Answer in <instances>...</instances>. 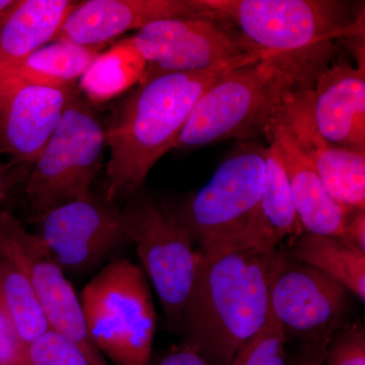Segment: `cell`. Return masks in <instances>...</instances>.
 I'll list each match as a JSON object with an SVG mask.
<instances>
[{"label": "cell", "mask_w": 365, "mask_h": 365, "mask_svg": "<svg viewBox=\"0 0 365 365\" xmlns=\"http://www.w3.org/2000/svg\"><path fill=\"white\" fill-rule=\"evenodd\" d=\"M21 365H30V364H29V362H26V364H21Z\"/></svg>", "instance_id": "obj_33"}, {"label": "cell", "mask_w": 365, "mask_h": 365, "mask_svg": "<svg viewBox=\"0 0 365 365\" xmlns=\"http://www.w3.org/2000/svg\"><path fill=\"white\" fill-rule=\"evenodd\" d=\"M259 49L304 56L314 48L364 33L349 4L336 0H202Z\"/></svg>", "instance_id": "obj_6"}, {"label": "cell", "mask_w": 365, "mask_h": 365, "mask_svg": "<svg viewBox=\"0 0 365 365\" xmlns=\"http://www.w3.org/2000/svg\"><path fill=\"white\" fill-rule=\"evenodd\" d=\"M282 115V114H281ZM269 148L287 172L290 191L304 232L342 237L348 209L327 191L309 155L282 120L267 137Z\"/></svg>", "instance_id": "obj_17"}, {"label": "cell", "mask_w": 365, "mask_h": 365, "mask_svg": "<svg viewBox=\"0 0 365 365\" xmlns=\"http://www.w3.org/2000/svg\"><path fill=\"white\" fill-rule=\"evenodd\" d=\"M0 250L28 275L50 330L64 336L93 365H108L91 341L81 299L42 240L24 227L11 211H0Z\"/></svg>", "instance_id": "obj_10"}, {"label": "cell", "mask_w": 365, "mask_h": 365, "mask_svg": "<svg viewBox=\"0 0 365 365\" xmlns=\"http://www.w3.org/2000/svg\"><path fill=\"white\" fill-rule=\"evenodd\" d=\"M309 88L300 83L290 91L281 120L309 155L330 195L347 208H365V153L329 143L313 122Z\"/></svg>", "instance_id": "obj_15"}, {"label": "cell", "mask_w": 365, "mask_h": 365, "mask_svg": "<svg viewBox=\"0 0 365 365\" xmlns=\"http://www.w3.org/2000/svg\"><path fill=\"white\" fill-rule=\"evenodd\" d=\"M14 0H0V18L13 6Z\"/></svg>", "instance_id": "obj_32"}, {"label": "cell", "mask_w": 365, "mask_h": 365, "mask_svg": "<svg viewBox=\"0 0 365 365\" xmlns=\"http://www.w3.org/2000/svg\"><path fill=\"white\" fill-rule=\"evenodd\" d=\"M287 259L281 245L202 258L182 313V344L210 365L232 364L265 326L271 284Z\"/></svg>", "instance_id": "obj_2"}, {"label": "cell", "mask_w": 365, "mask_h": 365, "mask_svg": "<svg viewBox=\"0 0 365 365\" xmlns=\"http://www.w3.org/2000/svg\"><path fill=\"white\" fill-rule=\"evenodd\" d=\"M314 127L329 143L365 153V66L345 60L322 69L309 88Z\"/></svg>", "instance_id": "obj_16"}, {"label": "cell", "mask_w": 365, "mask_h": 365, "mask_svg": "<svg viewBox=\"0 0 365 365\" xmlns=\"http://www.w3.org/2000/svg\"><path fill=\"white\" fill-rule=\"evenodd\" d=\"M78 1L14 0L0 18V76L56 39Z\"/></svg>", "instance_id": "obj_18"}, {"label": "cell", "mask_w": 365, "mask_h": 365, "mask_svg": "<svg viewBox=\"0 0 365 365\" xmlns=\"http://www.w3.org/2000/svg\"><path fill=\"white\" fill-rule=\"evenodd\" d=\"M289 258L307 264L340 282L365 302V253L341 237L304 232L288 245Z\"/></svg>", "instance_id": "obj_19"}, {"label": "cell", "mask_w": 365, "mask_h": 365, "mask_svg": "<svg viewBox=\"0 0 365 365\" xmlns=\"http://www.w3.org/2000/svg\"><path fill=\"white\" fill-rule=\"evenodd\" d=\"M146 63L129 38L103 52L81 78V88L91 105L105 103L143 78Z\"/></svg>", "instance_id": "obj_21"}, {"label": "cell", "mask_w": 365, "mask_h": 365, "mask_svg": "<svg viewBox=\"0 0 365 365\" xmlns=\"http://www.w3.org/2000/svg\"><path fill=\"white\" fill-rule=\"evenodd\" d=\"M287 341L269 313L265 326L242 346L230 365H290L285 350Z\"/></svg>", "instance_id": "obj_24"}, {"label": "cell", "mask_w": 365, "mask_h": 365, "mask_svg": "<svg viewBox=\"0 0 365 365\" xmlns=\"http://www.w3.org/2000/svg\"><path fill=\"white\" fill-rule=\"evenodd\" d=\"M129 40L146 63L141 79L165 73L207 71L250 55L267 52L250 42L220 14L153 21Z\"/></svg>", "instance_id": "obj_9"}, {"label": "cell", "mask_w": 365, "mask_h": 365, "mask_svg": "<svg viewBox=\"0 0 365 365\" xmlns=\"http://www.w3.org/2000/svg\"><path fill=\"white\" fill-rule=\"evenodd\" d=\"M324 365H365L364 327H341L327 344Z\"/></svg>", "instance_id": "obj_26"}, {"label": "cell", "mask_w": 365, "mask_h": 365, "mask_svg": "<svg viewBox=\"0 0 365 365\" xmlns=\"http://www.w3.org/2000/svg\"><path fill=\"white\" fill-rule=\"evenodd\" d=\"M275 53H259L203 71L141 79L106 126L110 158L103 194L116 202L139 193L151 169L170 150L199 98L220 76Z\"/></svg>", "instance_id": "obj_1"}, {"label": "cell", "mask_w": 365, "mask_h": 365, "mask_svg": "<svg viewBox=\"0 0 365 365\" xmlns=\"http://www.w3.org/2000/svg\"><path fill=\"white\" fill-rule=\"evenodd\" d=\"M105 145L102 119L79 96L67 108L26 177L32 218L90 193L102 169Z\"/></svg>", "instance_id": "obj_8"}, {"label": "cell", "mask_w": 365, "mask_h": 365, "mask_svg": "<svg viewBox=\"0 0 365 365\" xmlns=\"http://www.w3.org/2000/svg\"><path fill=\"white\" fill-rule=\"evenodd\" d=\"M265 151L258 144H241L205 186L169 204L202 258L280 246L261 209Z\"/></svg>", "instance_id": "obj_4"}, {"label": "cell", "mask_w": 365, "mask_h": 365, "mask_svg": "<svg viewBox=\"0 0 365 365\" xmlns=\"http://www.w3.org/2000/svg\"><path fill=\"white\" fill-rule=\"evenodd\" d=\"M307 71L294 55L273 54L227 71L199 98L175 148L267 138L290 91L307 83Z\"/></svg>", "instance_id": "obj_3"}, {"label": "cell", "mask_w": 365, "mask_h": 365, "mask_svg": "<svg viewBox=\"0 0 365 365\" xmlns=\"http://www.w3.org/2000/svg\"><path fill=\"white\" fill-rule=\"evenodd\" d=\"M25 167L19 163L0 162V211L4 210V204L9 200L16 185L21 182Z\"/></svg>", "instance_id": "obj_30"}, {"label": "cell", "mask_w": 365, "mask_h": 365, "mask_svg": "<svg viewBox=\"0 0 365 365\" xmlns=\"http://www.w3.org/2000/svg\"><path fill=\"white\" fill-rule=\"evenodd\" d=\"M32 220L63 271L88 270L130 242L122 209L103 193L91 191Z\"/></svg>", "instance_id": "obj_11"}, {"label": "cell", "mask_w": 365, "mask_h": 365, "mask_svg": "<svg viewBox=\"0 0 365 365\" xmlns=\"http://www.w3.org/2000/svg\"><path fill=\"white\" fill-rule=\"evenodd\" d=\"M26 356L30 365H93L78 345L52 330L26 347Z\"/></svg>", "instance_id": "obj_25"}, {"label": "cell", "mask_w": 365, "mask_h": 365, "mask_svg": "<svg viewBox=\"0 0 365 365\" xmlns=\"http://www.w3.org/2000/svg\"><path fill=\"white\" fill-rule=\"evenodd\" d=\"M202 0H88L78 2L55 40L105 47L129 31L172 18L216 16Z\"/></svg>", "instance_id": "obj_14"}, {"label": "cell", "mask_w": 365, "mask_h": 365, "mask_svg": "<svg viewBox=\"0 0 365 365\" xmlns=\"http://www.w3.org/2000/svg\"><path fill=\"white\" fill-rule=\"evenodd\" d=\"M261 209L279 244L295 241L304 230L299 222L284 168L270 148L265 151V175Z\"/></svg>", "instance_id": "obj_23"}, {"label": "cell", "mask_w": 365, "mask_h": 365, "mask_svg": "<svg viewBox=\"0 0 365 365\" xmlns=\"http://www.w3.org/2000/svg\"><path fill=\"white\" fill-rule=\"evenodd\" d=\"M26 362V345L21 342L0 302V365H21Z\"/></svg>", "instance_id": "obj_27"}, {"label": "cell", "mask_w": 365, "mask_h": 365, "mask_svg": "<svg viewBox=\"0 0 365 365\" xmlns=\"http://www.w3.org/2000/svg\"><path fill=\"white\" fill-rule=\"evenodd\" d=\"M150 365H210L201 355L184 344L175 346L160 354Z\"/></svg>", "instance_id": "obj_29"}, {"label": "cell", "mask_w": 365, "mask_h": 365, "mask_svg": "<svg viewBox=\"0 0 365 365\" xmlns=\"http://www.w3.org/2000/svg\"><path fill=\"white\" fill-rule=\"evenodd\" d=\"M91 341L116 365H150L158 316L143 269L115 259L81 292Z\"/></svg>", "instance_id": "obj_5"}, {"label": "cell", "mask_w": 365, "mask_h": 365, "mask_svg": "<svg viewBox=\"0 0 365 365\" xmlns=\"http://www.w3.org/2000/svg\"><path fill=\"white\" fill-rule=\"evenodd\" d=\"M122 213L141 269L160 299L165 325L179 334L202 256L169 203L138 193L128 199Z\"/></svg>", "instance_id": "obj_7"}, {"label": "cell", "mask_w": 365, "mask_h": 365, "mask_svg": "<svg viewBox=\"0 0 365 365\" xmlns=\"http://www.w3.org/2000/svg\"><path fill=\"white\" fill-rule=\"evenodd\" d=\"M103 49L104 47H86L68 41L55 40L36 50L6 73L39 85L73 86L74 81L81 78L102 54Z\"/></svg>", "instance_id": "obj_20"}, {"label": "cell", "mask_w": 365, "mask_h": 365, "mask_svg": "<svg viewBox=\"0 0 365 365\" xmlns=\"http://www.w3.org/2000/svg\"><path fill=\"white\" fill-rule=\"evenodd\" d=\"M0 302L26 347L50 330L28 275L1 250Z\"/></svg>", "instance_id": "obj_22"}, {"label": "cell", "mask_w": 365, "mask_h": 365, "mask_svg": "<svg viewBox=\"0 0 365 365\" xmlns=\"http://www.w3.org/2000/svg\"><path fill=\"white\" fill-rule=\"evenodd\" d=\"M330 339L304 343L290 365H324V354Z\"/></svg>", "instance_id": "obj_31"}, {"label": "cell", "mask_w": 365, "mask_h": 365, "mask_svg": "<svg viewBox=\"0 0 365 365\" xmlns=\"http://www.w3.org/2000/svg\"><path fill=\"white\" fill-rule=\"evenodd\" d=\"M348 290L318 269L287 259L269 294V311L285 338L319 342L343 326Z\"/></svg>", "instance_id": "obj_12"}, {"label": "cell", "mask_w": 365, "mask_h": 365, "mask_svg": "<svg viewBox=\"0 0 365 365\" xmlns=\"http://www.w3.org/2000/svg\"><path fill=\"white\" fill-rule=\"evenodd\" d=\"M74 86L56 88L0 76V153L19 165H33L71 103Z\"/></svg>", "instance_id": "obj_13"}, {"label": "cell", "mask_w": 365, "mask_h": 365, "mask_svg": "<svg viewBox=\"0 0 365 365\" xmlns=\"http://www.w3.org/2000/svg\"><path fill=\"white\" fill-rule=\"evenodd\" d=\"M341 239L365 253V208H349Z\"/></svg>", "instance_id": "obj_28"}]
</instances>
